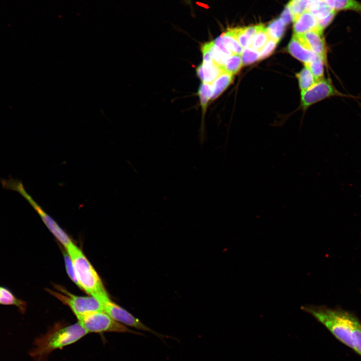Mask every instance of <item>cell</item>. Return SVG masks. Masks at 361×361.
Masks as SVG:
<instances>
[{
  "instance_id": "7402d4cb",
  "label": "cell",
  "mask_w": 361,
  "mask_h": 361,
  "mask_svg": "<svg viewBox=\"0 0 361 361\" xmlns=\"http://www.w3.org/2000/svg\"><path fill=\"white\" fill-rule=\"evenodd\" d=\"M198 95L200 99L201 105L203 113L207 109L208 102L213 95V89L210 84L203 82L200 86Z\"/></svg>"
},
{
  "instance_id": "ba28073f",
  "label": "cell",
  "mask_w": 361,
  "mask_h": 361,
  "mask_svg": "<svg viewBox=\"0 0 361 361\" xmlns=\"http://www.w3.org/2000/svg\"><path fill=\"white\" fill-rule=\"evenodd\" d=\"M301 92V105L303 109H306L310 105L330 97H349L338 91L330 79L325 78Z\"/></svg>"
},
{
  "instance_id": "7c38bea8",
  "label": "cell",
  "mask_w": 361,
  "mask_h": 361,
  "mask_svg": "<svg viewBox=\"0 0 361 361\" xmlns=\"http://www.w3.org/2000/svg\"><path fill=\"white\" fill-rule=\"evenodd\" d=\"M318 29L317 20L309 12L301 14L293 21V32L295 35L304 34Z\"/></svg>"
},
{
  "instance_id": "6da1fadb",
  "label": "cell",
  "mask_w": 361,
  "mask_h": 361,
  "mask_svg": "<svg viewBox=\"0 0 361 361\" xmlns=\"http://www.w3.org/2000/svg\"><path fill=\"white\" fill-rule=\"evenodd\" d=\"M87 333L78 322L65 326H56L35 339L34 347L29 354L35 361H46L53 351L77 341Z\"/></svg>"
},
{
  "instance_id": "4fadbf2b",
  "label": "cell",
  "mask_w": 361,
  "mask_h": 361,
  "mask_svg": "<svg viewBox=\"0 0 361 361\" xmlns=\"http://www.w3.org/2000/svg\"><path fill=\"white\" fill-rule=\"evenodd\" d=\"M0 304L15 306L22 313H25L27 307L25 301L18 298L8 288L2 286H0Z\"/></svg>"
},
{
  "instance_id": "603a6c76",
  "label": "cell",
  "mask_w": 361,
  "mask_h": 361,
  "mask_svg": "<svg viewBox=\"0 0 361 361\" xmlns=\"http://www.w3.org/2000/svg\"><path fill=\"white\" fill-rule=\"evenodd\" d=\"M305 65L308 67L311 72L316 82L324 78V65H325V64L319 57L318 56L317 59L313 62L305 64Z\"/></svg>"
},
{
  "instance_id": "e0dca14e",
  "label": "cell",
  "mask_w": 361,
  "mask_h": 361,
  "mask_svg": "<svg viewBox=\"0 0 361 361\" xmlns=\"http://www.w3.org/2000/svg\"><path fill=\"white\" fill-rule=\"evenodd\" d=\"M219 37L223 44L232 54L241 55L243 48L236 39L232 29L223 33Z\"/></svg>"
},
{
  "instance_id": "9a60e30c",
  "label": "cell",
  "mask_w": 361,
  "mask_h": 361,
  "mask_svg": "<svg viewBox=\"0 0 361 361\" xmlns=\"http://www.w3.org/2000/svg\"><path fill=\"white\" fill-rule=\"evenodd\" d=\"M307 11L310 12L317 21L337 14V12L330 9L324 1L310 2Z\"/></svg>"
},
{
  "instance_id": "5b68a950",
  "label": "cell",
  "mask_w": 361,
  "mask_h": 361,
  "mask_svg": "<svg viewBox=\"0 0 361 361\" xmlns=\"http://www.w3.org/2000/svg\"><path fill=\"white\" fill-rule=\"evenodd\" d=\"M78 322L87 333L116 332L130 333L137 335L144 334L129 329L117 322L104 311H100L77 318Z\"/></svg>"
},
{
  "instance_id": "3957f363",
  "label": "cell",
  "mask_w": 361,
  "mask_h": 361,
  "mask_svg": "<svg viewBox=\"0 0 361 361\" xmlns=\"http://www.w3.org/2000/svg\"><path fill=\"white\" fill-rule=\"evenodd\" d=\"M65 249L72 261L78 287L101 303L110 298L99 276L81 250L73 242Z\"/></svg>"
},
{
  "instance_id": "cb8c5ba5",
  "label": "cell",
  "mask_w": 361,
  "mask_h": 361,
  "mask_svg": "<svg viewBox=\"0 0 361 361\" xmlns=\"http://www.w3.org/2000/svg\"><path fill=\"white\" fill-rule=\"evenodd\" d=\"M270 39L264 26L254 36L250 47L259 51Z\"/></svg>"
},
{
  "instance_id": "4316f807",
  "label": "cell",
  "mask_w": 361,
  "mask_h": 361,
  "mask_svg": "<svg viewBox=\"0 0 361 361\" xmlns=\"http://www.w3.org/2000/svg\"><path fill=\"white\" fill-rule=\"evenodd\" d=\"M232 30L236 39L243 49L250 46L252 39L245 32L244 27L234 28Z\"/></svg>"
},
{
  "instance_id": "4dcf8cb0",
  "label": "cell",
  "mask_w": 361,
  "mask_h": 361,
  "mask_svg": "<svg viewBox=\"0 0 361 361\" xmlns=\"http://www.w3.org/2000/svg\"><path fill=\"white\" fill-rule=\"evenodd\" d=\"M185 1L187 4H189V5L191 6V5H192L191 0H185Z\"/></svg>"
},
{
  "instance_id": "44dd1931",
  "label": "cell",
  "mask_w": 361,
  "mask_h": 361,
  "mask_svg": "<svg viewBox=\"0 0 361 361\" xmlns=\"http://www.w3.org/2000/svg\"><path fill=\"white\" fill-rule=\"evenodd\" d=\"M310 0H291L287 5L293 17V21L307 11Z\"/></svg>"
},
{
  "instance_id": "5bb4252c",
  "label": "cell",
  "mask_w": 361,
  "mask_h": 361,
  "mask_svg": "<svg viewBox=\"0 0 361 361\" xmlns=\"http://www.w3.org/2000/svg\"><path fill=\"white\" fill-rule=\"evenodd\" d=\"M332 10L338 12L340 11H352L361 13V3L357 0H324Z\"/></svg>"
},
{
  "instance_id": "d4e9b609",
  "label": "cell",
  "mask_w": 361,
  "mask_h": 361,
  "mask_svg": "<svg viewBox=\"0 0 361 361\" xmlns=\"http://www.w3.org/2000/svg\"><path fill=\"white\" fill-rule=\"evenodd\" d=\"M353 349L361 356V323L356 317L352 330Z\"/></svg>"
},
{
  "instance_id": "ffe728a7",
  "label": "cell",
  "mask_w": 361,
  "mask_h": 361,
  "mask_svg": "<svg viewBox=\"0 0 361 361\" xmlns=\"http://www.w3.org/2000/svg\"><path fill=\"white\" fill-rule=\"evenodd\" d=\"M243 66L240 54H232L226 61L222 68L225 72L232 74H237Z\"/></svg>"
},
{
  "instance_id": "7a4b0ae2",
  "label": "cell",
  "mask_w": 361,
  "mask_h": 361,
  "mask_svg": "<svg viewBox=\"0 0 361 361\" xmlns=\"http://www.w3.org/2000/svg\"><path fill=\"white\" fill-rule=\"evenodd\" d=\"M301 309L323 325L339 341L353 349L351 335L356 317L345 311L325 306L307 305Z\"/></svg>"
},
{
  "instance_id": "277c9868",
  "label": "cell",
  "mask_w": 361,
  "mask_h": 361,
  "mask_svg": "<svg viewBox=\"0 0 361 361\" xmlns=\"http://www.w3.org/2000/svg\"><path fill=\"white\" fill-rule=\"evenodd\" d=\"M3 188L14 191L21 195L39 215L47 228L61 244L66 249L73 241L58 224L48 215L26 191L22 182L10 176L9 179L0 178Z\"/></svg>"
},
{
  "instance_id": "484cf974",
  "label": "cell",
  "mask_w": 361,
  "mask_h": 361,
  "mask_svg": "<svg viewBox=\"0 0 361 361\" xmlns=\"http://www.w3.org/2000/svg\"><path fill=\"white\" fill-rule=\"evenodd\" d=\"M241 56L243 65H250L259 60V52L249 46L243 49Z\"/></svg>"
},
{
  "instance_id": "9c48e42d",
  "label": "cell",
  "mask_w": 361,
  "mask_h": 361,
  "mask_svg": "<svg viewBox=\"0 0 361 361\" xmlns=\"http://www.w3.org/2000/svg\"><path fill=\"white\" fill-rule=\"evenodd\" d=\"M303 45L312 51L327 65V48L323 35L319 29L300 35H293Z\"/></svg>"
},
{
  "instance_id": "d6986e66",
  "label": "cell",
  "mask_w": 361,
  "mask_h": 361,
  "mask_svg": "<svg viewBox=\"0 0 361 361\" xmlns=\"http://www.w3.org/2000/svg\"><path fill=\"white\" fill-rule=\"evenodd\" d=\"M285 27V24L280 18L272 21L266 28L270 39L278 43L284 34Z\"/></svg>"
},
{
  "instance_id": "f546056e",
  "label": "cell",
  "mask_w": 361,
  "mask_h": 361,
  "mask_svg": "<svg viewBox=\"0 0 361 361\" xmlns=\"http://www.w3.org/2000/svg\"><path fill=\"white\" fill-rule=\"evenodd\" d=\"M285 25H288L293 21V17L287 6L285 7L280 18Z\"/></svg>"
},
{
  "instance_id": "83f0119b",
  "label": "cell",
  "mask_w": 361,
  "mask_h": 361,
  "mask_svg": "<svg viewBox=\"0 0 361 361\" xmlns=\"http://www.w3.org/2000/svg\"><path fill=\"white\" fill-rule=\"evenodd\" d=\"M277 44V42L269 39L262 48L259 51V60H263L270 56L275 49Z\"/></svg>"
},
{
  "instance_id": "30bf717a",
  "label": "cell",
  "mask_w": 361,
  "mask_h": 361,
  "mask_svg": "<svg viewBox=\"0 0 361 361\" xmlns=\"http://www.w3.org/2000/svg\"><path fill=\"white\" fill-rule=\"evenodd\" d=\"M288 53L305 64L315 61L318 56L303 45L294 35L287 47Z\"/></svg>"
},
{
  "instance_id": "ac0fdd59",
  "label": "cell",
  "mask_w": 361,
  "mask_h": 361,
  "mask_svg": "<svg viewBox=\"0 0 361 361\" xmlns=\"http://www.w3.org/2000/svg\"><path fill=\"white\" fill-rule=\"evenodd\" d=\"M296 77L301 92L308 89L316 83L313 75L305 65L298 73L296 74Z\"/></svg>"
},
{
  "instance_id": "8992f818",
  "label": "cell",
  "mask_w": 361,
  "mask_h": 361,
  "mask_svg": "<svg viewBox=\"0 0 361 361\" xmlns=\"http://www.w3.org/2000/svg\"><path fill=\"white\" fill-rule=\"evenodd\" d=\"M60 292L50 289L48 291L67 305L75 314L77 318L90 313L104 311L101 303L93 296H79L74 295L65 289L59 287Z\"/></svg>"
},
{
  "instance_id": "52a82bcc",
  "label": "cell",
  "mask_w": 361,
  "mask_h": 361,
  "mask_svg": "<svg viewBox=\"0 0 361 361\" xmlns=\"http://www.w3.org/2000/svg\"><path fill=\"white\" fill-rule=\"evenodd\" d=\"M104 311L117 322L135 328L148 331L163 341L165 338L177 340L172 336L163 334L147 326L134 315L115 303L110 298L101 302Z\"/></svg>"
},
{
  "instance_id": "8fae6325",
  "label": "cell",
  "mask_w": 361,
  "mask_h": 361,
  "mask_svg": "<svg viewBox=\"0 0 361 361\" xmlns=\"http://www.w3.org/2000/svg\"><path fill=\"white\" fill-rule=\"evenodd\" d=\"M197 76L204 83L211 84L225 72L222 67L213 61L203 62L196 69Z\"/></svg>"
},
{
  "instance_id": "2e32d148",
  "label": "cell",
  "mask_w": 361,
  "mask_h": 361,
  "mask_svg": "<svg viewBox=\"0 0 361 361\" xmlns=\"http://www.w3.org/2000/svg\"><path fill=\"white\" fill-rule=\"evenodd\" d=\"M233 75L226 72L221 74L211 84L213 89L212 100L218 98L232 83Z\"/></svg>"
},
{
  "instance_id": "f1b7e54d",
  "label": "cell",
  "mask_w": 361,
  "mask_h": 361,
  "mask_svg": "<svg viewBox=\"0 0 361 361\" xmlns=\"http://www.w3.org/2000/svg\"><path fill=\"white\" fill-rule=\"evenodd\" d=\"M63 255L67 273L70 279L78 286V282L71 259L66 251L63 252Z\"/></svg>"
}]
</instances>
